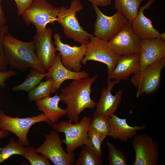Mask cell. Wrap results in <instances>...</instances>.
Instances as JSON below:
<instances>
[{"label":"cell","instance_id":"cell-20","mask_svg":"<svg viewBox=\"0 0 165 165\" xmlns=\"http://www.w3.org/2000/svg\"><path fill=\"white\" fill-rule=\"evenodd\" d=\"M139 54L119 56L110 79L119 81L127 80L131 75L139 72Z\"/></svg>","mask_w":165,"mask_h":165},{"label":"cell","instance_id":"cell-35","mask_svg":"<svg viewBox=\"0 0 165 165\" xmlns=\"http://www.w3.org/2000/svg\"><path fill=\"white\" fill-rule=\"evenodd\" d=\"M1 0H0V26L5 24L6 22L5 14L1 5Z\"/></svg>","mask_w":165,"mask_h":165},{"label":"cell","instance_id":"cell-11","mask_svg":"<svg viewBox=\"0 0 165 165\" xmlns=\"http://www.w3.org/2000/svg\"><path fill=\"white\" fill-rule=\"evenodd\" d=\"M132 146L135 154L132 165H157L160 159L159 144L149 135H135Z\"/></svg>","mask_w":165,"mask_h":165},{"label":"cell","instance_id":"cell-5","mask_svg":"<svg viewBox=\"0 0 165 165\" xmlns=\"http://www.w3.org/2000/svg\"><path fill=\"white\" fill-rule=\"evenodd\" d=\"M60 8L55 7L46 0H34L22 14L25 24L32 23L35 27L36 33L46 29V25L57 21Z\"/></svg>","mask_w":165,"mask_h":165},{"label":"cell","instance_id":"cell-6","mask_svg":"<svg viewBox=\"0 0 165 165\" xmlns=\"http://www.w3.org/2000/svg\"><path fill=\"white\" fill-rule=\"evenodd\" d=\"M165 66V58H163L134 75L130 81L138 89L137 97L144 94H153L156 91L160 85L161 71Z\"/></svg>","mask_w":165,"mask_h":165},{"label":"cell","instance_id":"cell-28","mask_svg":"<svg viewBox=\"0 0 165 165\" xmlns=\"http://www.w3.org/2000/svg\"><path fill=\"white\" fill-rule=\"evenodd\" d=\"M109 150L108 161L110 165H127V157L125 154L111 142H107Z\"/></svg>","mask_w":165,"mask_h":165},{"label":"cell","instance_id":"cell-10","mask_svg":"<svg viewBox=\"0 0 165 165\" xmlns=\"http://www.w3.org/2000/svg\"><path fill=\"white\" fill-rule=\"evenodd\" d=\"M97 18L94 24L93 35L108 42L123 27L128 21L120 12L117 11L111 16L104 14L97 5L92 4Z\"/></svg>","mask_w":165,"mask_h":165},{"label":"cell","instance_id":"cell-31","mask_svg":"<svg viewBox=\"0 0 165 165\" xmlns=\"http://www.w3.org/2000/svg\"><path fill=\"white\" fill-rule=\"evenodd\" d=\"M9 28L6 24L0 26V72L7 71L8 65L5 57L3 47V40L5 35L8 32Z\"/></svg>","mask_w":165,"mask_h":165},{"label":"cell","instance_id":"cell-18","mask_svg":"<svg viewBox=\"0 0 165 165\" xmlns=\"http://www.w3.org/2000/svg\"><path fill=\"white\" fill-rule=\"evenodd\" d=\"M156 0H149L144 5L140 7L135 18L130 22L134 33L141 39H153L160 38V34L152 24L151 20L144 13Z\"/></svg>","mask_w":165,"mask_h":165},{"label":"cell","instance_id":"cell-32","mask_svg":"<svg viewBox=\"0 0 165 165\" xmlns=\"http://www.w3.org/2000/svg\"><path fill=\"white\" fill-rule=\"evenodd\" d=\"M34 0H14L17 8L18 16L22 15Z\"/></svg>","mask_w":165,"mask_h":165},{"label":"cell","instance_id":"cell-36","mask_svg":"<svg viewBox=\"0 0 165 165\" xmlns=\"http://www.w3.org/2000/svg\"><path fill=\"white\" fill-rule=\"evenodd\" d=\"M8 131L1 130H0V139L5 138L8 136L9 132Z\"/></svg>","mask_w":165,"mask_h":165},{"label":"cell","instance_id":"cell-24","mask_svg":"<svg viewBox=\"0 0 165 165\" xmlns=\"http://www.w3.org/2000/svg\"><path fill=\"white\" fill-rule=\"evenodd\" d=\"M75 165H102L101 156L87 146H82V149Z\"/></svg>","mask_w":165,"mask_h":165},{"label":"cell","instance_id":"cell-3","mask_svg":"<svg viewBox=\"0 0 165 165\" xmlns=\"http://www.w3.org/2000/svg\"><path fill=\"white\" fill-rule=\"evenodd\" d=\"M91 120L90 117L85 116L75 124L67 119L49 125L54 130L64 134L65 138L62 139V142L66 146V152L72 153L86 144Z\"/></svg>","mask_w":165,"mask_h":165},{"label":"cell","instance_id":"cell-33","mask_svg":"<svg viewBox=\"0 0 165 165\" xmlns=\"http://www.w3.org/2000/svg\"><path fill=\"white\" fill-rule=\"evenodd\" d=\"M17 74L16 71L12 70L0 72V86L3 88L5 86V82L10 78L15 75Z\"/></svg>","mask_w":165,"mask_h":165},{"label":"cell","instance_id":"cell-38","mask_svg":"<svg viewBox=\"0 0 165 165\" xmlns=\"http://www.w3.org/2000/svg\"><path fill=\"white\" fill-rule=\"evenodd\" d=\"M2 149V148H1L0 147V151Z\"/></svg>","mask_w":165,"mask_h":165},{"label":"cell","instance_id":"cell-9","mask_svg":"<svg viewBox=\"0 0 165 165\" xmlns=\"http://www.w3.org/2000/svg\"><path fill=\"white\" fill-rule=\"evenodd\" d=\"M44 143L35 148V152L40 153L50 160L54 165H72L75 162L74 152L67 153L63 149L59 132L52 131L45 136Z\"/></svg>","mask_w":165,"mask_h":165},{"label":"cell","instance_id":"cell-17","mask_svg":"<svg viewBox=\"0 0 165 165\" xmlns=\"http://www.w3.org/2000/svg\"><path fill=\"white\" fill-rule=\"evenodd\" d=\"M139 71L148 66L165 58V42L160 38L141 40Z\"/></svg>","mask_w":165,"mask_h":165},{"label":"cell","instance_id":"cell-34","mask_svg":"<svg viewBox=\"0 0 165 165\" xmlns=\"http://www.w3.org/2000/svg\"><path fill=\"white\" fill-rule=\"evenodd\" d=\"M92 4L97 5V6L105 7L110 5L112 3V0H88Z\"/></svg>","mask_w":165,"mask_h":165},{"label":"cell","instance_id":"cell-27","mask_svg":"<svg viewBox=\"0 0 165 165\" xmlns=\"http://www.w3.org/2000/svg\"><path fill=\"white\" fill-rule=\"evenodd\" d=\"M108 119L94 112L90 127L94 129L100 135L105 138L108 136L110 131Z\"/></svg>","mask_w":165,"mask_h":165},{"label":"cell","instance_id":"cell-25","mask_svg":"<svg viewBox=\"0 0 165 165\" xmlns=\"http://www.w3.org/2000/svg\"><path fill=\"white\" fill-rule=\"evenodd\" d=\"M26 150L25 146L12 138L10 141L0 151V164L14 155L23 156Z\"/></svg>","mask_w":165,"mask_h":165},{"label":"cell","instance_id":"cell-13","mask_svg":"<svg viewBox=\"0 0 165 165\" xmlns=\"http://www.w3.org/2000/svg\"><path fill=\"white\" fill-rule=\"evenodd\" d=\"M54 43L57 51L59 52L63 64L68 69L75 72L81 71V61L86 50V44L80 46H71L63 42L61 37L58 33L53 36Z\"/></svg>","mask_w":165,"mask_h":165},{"label":"cell","instance_id":"cell-29","mask_svg":"<svg viewBox=\"0 0 165 165\" xmlns=\"http://www.w3.org/2000/svg\"><path fill=\"white\" fill-rule=\"evenodd\" d=\"M105 138L100 135L94 129L90 127L87 134L86 145L97 155L101 156V144Z\"/></svg>","mask_w":165,"mask_h":165},{"label":"cell","instance_id":"cell-15","mask_svg":"<svg viewBox=\"0 0 165 165\" xmlns=\"http://www.w3.org/2000/svg\"><path fill=\"white\" fill-rule=\"evenodd\" d=\"M120 81L107 79V86L102 88L100 99L96 103L95 111L97 114L107 119L114 114L121 101L123 90L120 89L114 95L112 94L111 90L116 84Z\"/></svg>","mask_w":165,"mask_h":165},{"label":"cell","instance_id":"cell-8","mask_svg":"<svg viewBox=\"0 0 165 165\" xmlns=\"http://www.w3.org/2000/svg\"><path fill=\"white\" fill-rule=\"evenodd\" d=\"M41 122L48 125L51 123L43 113L35 116L20 118L11 117L0 111V129L14 133L18 138V141L25 146L30 145L27 135L31 127Z\"/></svg>","mask_w":165,"mask_h":165},{"label":"cell","instance_id":"cell-16","mask_svg":"<svg viewBox=\"0 0 165 165\" xmlns=\"http://www.w3.org/2000/svg\"><path fill=\"white\" fill-rule=\"evenodd\" d=\"M47 71L45 77L47 79L51 78L53 79L51 94L56 93L65 80H78L90 77L89 74L85 71L75 72L66 68L61 62L59 53H56L55 58Z\"/></svg>","mask_w":165,"mask_h":165},{"label":"cell","instance_id":"cell-22","mask_svg":"<svg viewBox=\"0 0 165 165\" xmlns=\"http://www.w3.org/2000/svg\"><path fill=\"white\" fill-rule=\"evenodd\" d=\"M143 0H114L115 9L131 22L136 17Z\"/></svg>","mask_w":165,"mask_h":165},{"label":"cell","instance_id":"cell-4","mask_svg":"<svg viewBox=\"0 0 165 165\" xmlns=\"http://www.w3.org/2000/svg\"><path fill=\"white\" fill-rule=\"evenodd\" d=\"M83 9L79 0H73L69 8L61 6L57 16V21L68 38L81 44H86L92 35L81 27L76 14Z\"/></svg>","mask_w":165,"mask_h":165},{"label":"cell","instance_id":"cell-30","mask_svg":"<svg viewBox=\"0 0 165 165\" xmlns=\"http://www.w3.org/2000/svg\"><path fill=\"white\" fill-rule=\"evenodd\" d=\"M32 146L26 147L23 157L27 159L31 165H50L49 159L45 156L38 155Z\"/></svg>","mask_w":165,"mask_h":165},{"label":"cell","instance_id":"cell-19","mask_svg":"<svg viewBox=\"0 0 165 165\" xmlns=\"http://www.w3.org/2000/svg\"><path fill=\"white\" fill-rule=\"evenodd\" d=\"M127 118L122 119L114 114L108 118L110 131L108 136L121 141L127 142L133 138L138 131L145 129L147 125L130 126L127 121Z\"/></svg>","mask_w":165,"mask_h":165},{"label":"cell","instance_id":"cell-7","mask_svg":"<svg viewBox=\"0 0 165 165\" xmlns=\"http://www.w3.org/2000/svg\"><path fill=\"white\" fill-rule=\"evenodd\" d=\"M86 45V50L81 64L86 65L88 61H93L105 64L108 68L107 79H110L112 72L119 56L112 50L108 42L101 39L93 35Z\"/></svg>","mask_w":165,"mask_h":165},{"label":"cell","instance_id":"cell-21","mask_svg":"<svg viewBox=\"0 0 165 165\" xmlns=\"http://www.w3.org/2000/svg\"><path fill=\"white\" fill-rule=\"evenodd\" d=\"M61 101L57 93L52 97L49 96L35 101L39 110L43 112L51 123H57L59 119L67 115L65 109L59 107Z\"/></svg>","mask_w":165,"mask_h":165},{"label":"cell","instance_id":"cell-37","mask_svg":"<svg viewBox=\"0 0 165 165\" xmlns=\"http://www.w3.org/2000/svg\"><path fill=\"white\" fill-rule=\"evenodd\" d=\"M161 40L165 42V32L160 33L159 38Z\"/></svg>","mask_w":165,"mask_h":165},{"label":"cell","instance_id":"cell-14","mask_svg":"<svg viewBox=\"0 0 165 165\" xmlns=\"http://www.w3.org/2000/svg\"><path fill=\"white\" fill-rule=\"evenodd\" d=\"M52 30L48 28L33 36L36 56L46 70L52 65L56 56V47L52 40Z\"/></svg>","mask_w":165,"mask_h":165},{"label":"cell","instance_id":"cell-2","mask_svg":"<svg viewBox=\"0 0 165 165\" xmlns=\"http://www.w3.org/2000/svg\"><path fill=\"white\" fill-rule=\"evenodd\" d=\"M3 47L5 57L10 67L20 70L30 68L41 73H46V69L36 56L33 40L29 42H23L8 32L4 36Z\"/></svg>","mask_w":165,"mask_h":165},{"label":"cell","instance_id":"cell-12","mask_svg":"<svg viewBox=\"0 0 165 165\" xmlns=\"http://www.w3.org/2000/svg\"><path fill=\"white\" fill-rule=\"evenodd\" d=\"M141 40L133 32L128 21L122 29L108 42L113 51L119 56L140 54Z\"/></svg>","mask_w":165,"mask_h":165},{"label":"cell","instance_id":"cell-26","mask_svg":"<svg viewBox=\"0 0 165 165\" xmlns=\"http://www.w3.org/2000/svg\"><path fill=\"white\" fill-rule=\"evenodd\" d=\"M53 79H48L40 82L38 85L28 92V99L30 101H36L38 100L50 96L51 94Z\"/></svg>","mask_w":165,"mask_h":165},{"label":"cell","instance_id":"cell-1","mask_svg":"<svg viewBox=\"0 0 165 165\" xmlns=\"http://www.w3.org/2000/svg\"><path fill=\"white\" fill-rule=\"evenodd\" d=\"M98 75L78 80H73L61 89L59 96L67 105L65 109L69 120L75 123L79 122V116L85 109H94L96 103L90 97L91 86Z\"/></svg>","mask_w":165,"mask_h":165},{"label":"cell","instance_id":"cell-23","mask_svg":"<svg viewBox=\"0 0 165 165\" xmlns=\"http://www.w3.org/2000/svg\"><path fill=\"white\" fill-rule=\"evenodd\" d=\"M47 75V73H42L36 69L31 68L25 80L20 84L13 87L12 90H23L29 92L38 84Z\"/></svg>","mask_w":165,"mask_h":165}]
</instances>
